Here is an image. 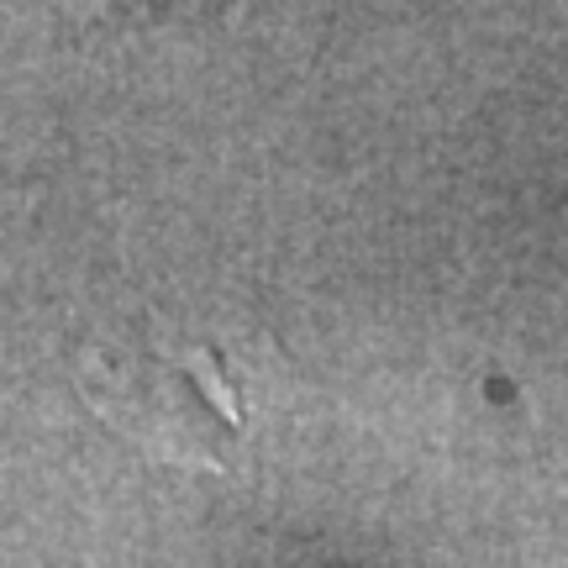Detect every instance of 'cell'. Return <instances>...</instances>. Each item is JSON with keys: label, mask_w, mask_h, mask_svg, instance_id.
Listing matches in <instances>:
<instances>
[{"label": "cell", "mask_w": 568, "mask_h": 568, "mask_svg": "<svg viewBox=\"0 0 568 568\" xmlns=\"http://www.w3.org/2000/svg\"><path fill=\"white\" fill-rule=\"evenodd\" d=\"M80 385L90 406L163 458L232 468L243 453V395L211 343L180 337H101L84 347Z\"/></svg>", "instance_id": "1"}]
</instances>
